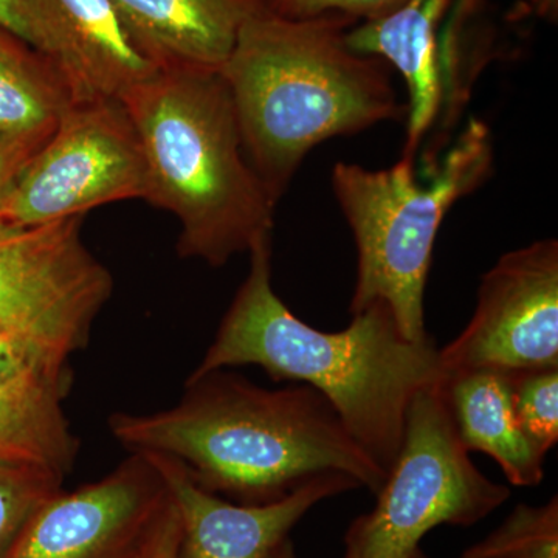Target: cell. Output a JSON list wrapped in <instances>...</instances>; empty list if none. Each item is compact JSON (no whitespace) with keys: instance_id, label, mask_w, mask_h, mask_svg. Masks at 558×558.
I'll list each match as a JSON object with an SVG mask.
<instances>
[{"instance_id":"obj_23","label":"cell","mask_w":558,"mask_h":558,"mask_svg":"<svg viewBox=\"0 0 558 558\" xmlns=\"http://www.w3.org/2000/svg\"><path fill=\"white\" fill-rule=\"evenodd\" d=\"M51 132L24 135L0 131V201L9 193L36 150L49 140Z\"/></svg>"},{"instance_id":"obj_27","label":"cell","mask_w":558,"mask_h":558,"mask_svg":"<svg viewBox=\"0 0 558 558\" xmlns=\"http://www.w3.org/2000/svg\"><path fill=\"white\" fill-rule=\"evenodd\" d=\"M537 5L539 13L553 14L556 11L557 0H532Z\"/></svg>"},{"instance_id":"obj_24","label":"cell","mask_w":558,"mask_h":558,"mask_svg":"<svg viewBox=\"0 0 558 558\" xmlns=\"http://www.w3.org/2000/svg\"><path fill=\"white\" fill-rule=\"evenodd\" d=\"M180 520L172 499L150 537L142 558H179Z\"/></svg>"},{"instance_id":"obj_14","label":"cell","mask_w":558,"mask_h":558,"mask_svg":"<svg viewBox=\"0 0 558 558\" xmlns=\"http://www.w3.org/2000/svg\"><path fill=\"white\" fill-rule=\"evenodd\" d=\"M159 69L220 70L259 0H112Z\"/></svg>"},{"instance_id":"obj_4","label":"cell","mask_w":558,"mask_h":558,"mask_svg":"<svg viewBox=\"0 0 558 558\" xmlns=\"http://www.w3.org/2000/svg\"><path fill=\"white\" fill-rule=\"evenodd\" d=\"M120 101L142 143L146 202L182 227L180 258L222 267L271 240L277 205L245 156L220 70L159 69Z\"/></svg>"},{"instance_id":"obj_20","label":"cell","mask_w":558,"mask_h":558,"mask_svg":"<svg viewBox=\"0 0 558 558\" xmlns=\"http://www.w3.org/2000/svg\"><path fill=\"white\" fill-rule=\"evenodd\" d=\"M510 387L520 428L546 458L558 442V369L510 373Z\"/></svg>"},{"instance_id":"obj_8","label":"cell","mask_w":558,"mask_h":558,"mask_svg":"<svg viewBox=\"0 0 558 558\" xmlns=\"http://www.w3.org/2000/svg\"><path fill=\"white\" fill-rule=\"evenodd\" d=\"M83 219L0 220V326L70 355L87 347L113 290L112 275L84 244Z\"/></svg>"},{"instance_id":"obj_18","label":"cell","mask_w":558,"mask_h":558,"mask_svg":"<svg viewBox=\"0 0 558 558\" xmlns=\"http://www.w3.org/2000/svg\"><path fill=\"white\" fill-rule=\"evenodd\" d=\"M458 558H558V498L519 505L486 538Z\"/></svg>"},{"instance_id":"obj_5","label":"cell","mask_w":558,"mask_h":558,"mask_svg":"<svg viewBox=\"0 0 558 558\" xmlns=\"http://www.w3.org/2000/svg\"><path fill=\"white\" fill-rule=\"evenodd\" d=\"M494 146L486 124L472 120L447 153L424 163L400 157L387 170L333 167L330 183L357 247L349 312L384 303L407 339H429L425 288L436 238L450 208L490 178Z\"/></svg>"},{"instance_id":"obj_7","label":"cell","mask_w":558,"mask_h":558,"mask_svg":"<svg viewBox=\"0 0 558 558\" xmlns=\"http://www.w3.org/2000/svg\"><path fill=\"white\" fill-rule=\"evenodd\" d=\"M146 196L145 156L123 102H70L0 201V220L46 226Z\"/></svg>"},{"instance_id":"obj_22","label":"cell","mask_w":558,"mask_h":558,"mask_svg":"<svg viewBox=\"0 0 558 558\" xmlns=\"http://www.w3.org/2000/svg\"><path fill=\"white\" fill-rule=\"evenodd\" d=\"M407 0H259L260 10L288 21L340 16L354 22L379 20Z\"/></svg>"},{"instance_id":"obj_9","label":"cell","mask_w":558,"mask_h":558,"mask_svg":"<svg viewBox=\"0 0 558 558\" xmlns=\"http://www.w3.org/2000/svg\"><path fill=\"white\" fill-rule=\"evenodd\" d=\"M446 374L558 369V242L512 250L481 278L464 330L439 348Z\"/></svg>"},{"instance_id":"obj_11","label":"cell","mask_w":558,"mask_h":558,"mask_svg":"<svg viewBox=\"0 0 558 558\" xmlns=\"http://www.w3.org/2000/svg\"><path fill=\"white\" fill-rule=\"evenodd\" d=\"M25 40L53 65L70 102L120 100L159 70L112 0H21Z\"/></svg>"},{"instance_id":"obj_28","label":"cell","mask_w":558,"mask_h":558,"mask_svg":"<svg viewBox=\"0 0 558 558\" xmlns=\"http://www.w3.org/2000/svg\"><path fill=\"white\" fill-rule=\"evenodd\" d=\"M410 558H428V557L425 556L424 553H422L421 548H418L416 550V553H414L413 556H411Z\"/></svg>"},{"instance_id":"obj_16","label":"cell","mask_w":558,"mask_h":558,"mask_svg":"<svg viewBox=\"0 0 558 558\" xmlns=\"http://www.w3.org/2000/svg\"><path fill=\"white\" fill-rule=\"evenodd\" d=\"M72 379L27 376L0 387V464L72 472L80 453L64 411Z\"/></svg>"},{"instance_id":"obj_13","label":"cell","mask_w":558,"mask_h":558,"mask_svg":"<svg viewBox=\"0 0 558 558\" xmlns=\"http://www.w3.org/2000/svg\"><path fill=\"white\" fill-rule=\"evenodd\" d=\"M453 0H407L379 20L360 22L347 33L352 50L374 54L399 70L409 86L403 159L416 160L418 146L444 106L442 27Z\"/></svg>"},{"instance_id":"obj_10","label":"cell","mask_w":558,"mask_h":558,"mask_svg":"<svg viewBox=\"0 0 558 558\" xmlns=\"http://www.w3.org/2000/svg\"><path fill=\"white\" fill-rule=\"evenodd\" d=\"M170 501L153 462L131 453L97 483L50 499L5 558H142Z\"/></svg>"},{"instance_id":"obj_6","label":"cell","mask_w":558,"mask_h":558,"mask_svg":"<svg viewBox=\"0 0 558 558\" xmlns=\"http://www.w3.org/2000/svg\"><path fill=\"white\" fill-rule=\"evenodd\" d=\"M444 381L411 402L398 458L376 506L349 526L343 558H410L433 529L473 526L508 501L509 487L488 480L459 440Z\"/></svg>"},{"instance_id":"obj_25","label":"cell","mask_w":558,"mask_h":558,"mask_svg":"<svg viewBox=\"0 0 558 558\" xmlns=\"http://www.w3.org/2000/svg\"><path fill=\"white\" fill-rule=\"evenodd\" d=\"M0 25L10 28L25 40L24 21H22L21 0H0Z\"/></svg>"},{"instance_id":"obj_15","label":"cell","mask_w":558,"mask_h":558,"mask_svg":"<svg viewBox=\"0 0 558 558\" xmlns=\"http://www.w3.org/2000/svg\"><path fill=\"white\" fill-rule=\"evenodd\" d=\"M447 403L464 449L494 459L515 487H537L545 480V457L529 442L512 407L510 373L495 369L447 374Z\"/></svg>"},{"instance_id":"obj_3","label":"cell","mask_w":558,"mask_h":558,"mask_svg":"<svg viewBox=\"0 0 558 558\" xmlns=\"http://www.w3.org/2000/svg\"><path fill=\"white\" fill-rule=\"evenodd\" d=\"M354 25L340 16L288 21L259 9L220 69L245 156L275 205L319 143L407 120L391 65L348 46Z\"/></svg>"},{"instance_id":"obj_26","label":"cell","mask_w":558,"mask_h":558,"mask_svg":"<svg viewBox=\"0 0 558 558\" xmlns=\"http://www.w3.org/2000/svg\"><path fill=\"white\" fill-rule=\"evenodd\" d=\"M266 558H296L295 549H293L292 542L286 538L284 542L279 543L277 548L271 550Z\"/></svg>"},{"instance_id":"obj_17","label":"cell","mask_w":558,"mask_h":558,"mask_svg":"<svg viewBox=\"0 0 558 558\" xmlns=\"http://www.w3.org/2000/svg\"><path fill=\"white\" fill-rule=\"evenodd\" d=\"M69 105L68 89L53 65L0 25V131L51 132Z\"/></svg>"},{"instance_id":"obj_21","label":"cell","mask_w":558,"mask_h":558,"mask_svg":"<svg viewBox=\"0 0 558 558\" xmlns=\"http://www.w3.org/2000/svg\"><path fill=\"white\" fill-rule=\"evenodd\" d=\"M65 374H73L68 352L0 326V387L22 377Z\"/></svg>"},{"instance_id":"obj_2","label":"cell","mask_w":558,"mask_h":558,"mask_svg":"<svg viewBox=\"0 0 558 558\" xmlns=\"http://www.w3.org/2000/svg\"><path fill=\"white\" fill-rule=\"evenodd\" d=\"M248 255L247 278L190 377L255 365L275 381L317 389L388 475L411 402L422 389L447 379L435 340L407 339L384 303L352 315L339 332L312 328L275 293L271 240Z\"/></svg>"},{"instance_id":"obj_12","label":"cell","mask_w":558,"mask_h":558,"mask_svg":"<svg viewBox=\"0 0 558 558\" xmlns=\"http://www.w3.org/2000/svg\"><path fill=\"white\" fill-rule=\"evenodd\" d=\"M160 473L180 520L179 558H266L314 506L359 488L328 473L269 505H238L197 486L178 459L143 453Z\"/></svg>"},{"instance_id":"obj_19","label":"cell","mask_w":558,"mask_h":558,"mask_svg":"<svg viewBox=\"0 0 558 558\" xmlns=\"http://www.w3.org/2000/svg\"><path fill=\"white\" fill-rule=\"evenodd\" d=\"M65 476L35 465L0 464V558L33 517L62 492Z\"/></svg>"},{"instance_id":"obj_1","label":"cell","mask_w":558,"mask_h":558,"mask_svg":"<svg viewBox=\"0 0 558 558\" xmlns=\"http://www.w3.org/2000/svg\"><path fill=\"white\" fill-rule=\"evenodd\" d=\"M109 428L131 453L178 459L197 486L238 505L279 501L328 473L374 495L387 480L317 389H267L227 369L189 377L171 409L113 413Z\"/></svg>"}]
</instances>
